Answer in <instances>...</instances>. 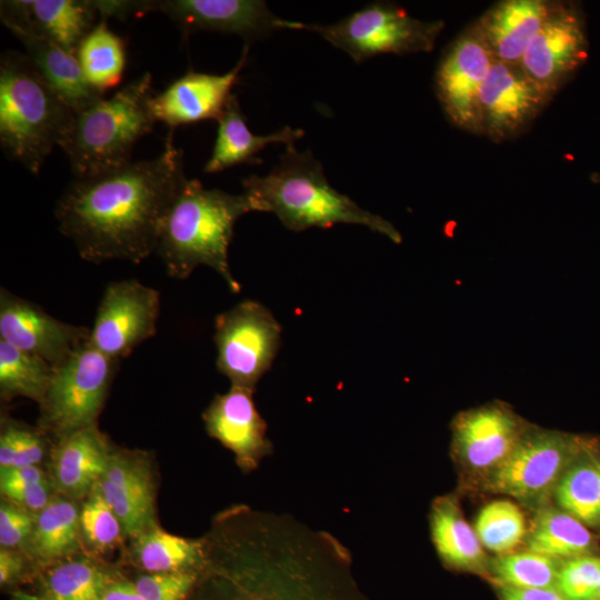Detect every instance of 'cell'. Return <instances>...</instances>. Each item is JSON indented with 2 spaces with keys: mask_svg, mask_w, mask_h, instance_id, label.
Here are the masks:
<instances>
[{
  "mask_svg": "<svg viewBox=\"0 0 600 600\" xmlns=\"http://www.w3.org/2000/svg\"><path fill=\"white\" fill-rule=\"evenodd\" d=\"M474 531L484 548L507 554L521 543L527 527L517 504L509 500H494L479 511Z\"/></svg>",
  "mask_w": 600,
  "mask_h": 600,
  "instance_id": "cell-35",
  "label": "cell"
},
{
  "mask_svg": "<svg viewBox=\"0 0 600 600\" xmlns=\"http://www.w3.org/2000/svg\"><path fill=\"white\" fill-rule=\"evenodd\" d=\"M99 12L93 0H2L3 26L18 24L76 54L96 27Z\"/></svg>",
  "mask_w": 600,
  "mask_h": 600,
  "instance_id": "cell-21",
  "label": "cell"
},
{
  "mask_svg": "<svg viewBox=\"0 0 600 600\" xmlns=\"http://www.w3.org/2000/svg\"><path fill=\"white\" fill-rule=\"evenodd\" d=\"M529 426L504 404L468 410L452 423V448L468 467L493 470L514 450Z\"/></svg>",
  "mask_w": 600,
  "mask_h": 600,
  "instance_id": "cell-17",
  "label": "cell"
},
{
  "mask_svg": "<svg viewBox=\"0 0 600 600\" xmlns=\"http://www.w3.org/2000/svg\"><path fill=\"white\" fill-rule=\"evenodd\" d=\"M54 369L43 359L0 339V396L26 397L41 403Z\"/></svg>",
  "mask_w": 600,
  "mask_h": 600,
  "instance_id": "cell-33",
  "label": "cell"
},
{
  "mask_svg": "<svg viewBox=\"0 0 600 600\" xmlns=\"http://www.w3.org/2000/svg\"><path fill=\"white\" fill-rule=\"evenodd\" d=\"M200 571L146 572L132 581L146 600H187Z\"/></svg>",
  "mask_w": 600,
  "mask_h": 600,
  "instance_id": "cell-38",
  "label": "cell"
},
{
  "mask_svg": "<svg viewBox=\"0 0 600 600\" xmlns=\"http://www.w3.org/2000/svg\"><path fill=\"white\" fill-rule=\"evenodd\" d=\"M17 453L16 421L2 420L0 434V469L10 468Z\"/></svg>",
  "mask_w": 600,
  "mask_h": 600,
  "instance_id": "cell-46",
  "label": "cell"
},
{
  "mask_svg": "<svg viewBox=\"0 0 600 600\" xmlns=\"http://www.w3.org/2000/svg\"><path fill=\"white\" fill-rule=\"evenodd\" d=\"M96 487L124 533L136 538L156 526L153 479L138 452L111 451L107 470Z\"/></svg>",
  "mask_w": 600,
  "mask_h": 600,
  "instance_id": "cell-20",
  "label": "cell"
},
{
  "mask_svg": "<svg viewBox=\"0 0 600 600\" xmlns=\"http://www.w3.org/2000/svg\"><path fill=\"white\" fill-rule=\"evenodd\" d=\"M557 4L547 0H503L473 26L496 61L520 64L530 42Z\"/></svg>",
  "mask_w": 600,
  "mask_h": 600,
  "instance_id": "cell-22",
  "label": "cell"
},
{
  "mask_svg": "<svg viewBox=\"0 0 600 600\" xmlns=\"http://www.w3.org/2000/svg\"><path fill=\"white\" fill-rule=\"evenodd\" d=\"M494 61L474 26L446 51L436 71V91L454 126L479 133V93Z\"/></svg>",
  "mask_w": 600,
  "mask_h": 600,
  "instance_id": "cell-13",
  "label": "cell"
},
{
  "mask_svg": "<svg viewBox=\"0 0 600 600\" xmlns=\"http://www.w3.org/2000/svg\"><path fill=\"white\" fill-rule=\"evenodd\" d=\"M2 496L34 513L51 501L52 486L48 480L36 483L0 484Z\"/></svg>",
  "mask_w": 600,
  "mask_h": 600,
  "instance_id": "cell-40",
  "label": "cell"
},
{
  "mask_svg": "<svg viewBox=\"0 0 600 600\" xmlns=\"http://www.w3.org/2000/svg\"><path fill=\"white\" fill-rule=\"evenodd\" d=\"M187 179L183 151L176 147L170 130L156 158L76 178L57 201L58 228L86 261L140 263L157 251L168 213Z\"/></svg>",
  "mask_w": 600,
  "mask_h": 600,
  "instance_id": "cell-2",
  "label": "cell"
},
{
  "mask_svg": "<svg viewBox=\"0 0 600 600\" xmlns=\"http://www.w3.org/2000/svg\"><path fill=\"white\" fill-rule=\"evenodd\" d=\"M159 313L158 290L134 279L110 282L98 306L89 342L120 361L156 334Z\"/></svg>",
  "mask_w": 600,
  "mask_h": 600,
  "instance_id": "cell-11",
  "label": "cell"
},
{
  "mask_svg": "<svg viewBox=\"0 0 600 600\" xmlns=\"http://www.w3.org/2000/svg\"><path fill=\"white\" fill-rule=\"evenodd\" d=\"M550 99L520 64L494 61L479 93V133L496 142L514 138Z\"/></svg>",
  "mask_w": 600,
  "mask_h": 600,
  "instance_id": "cell-14",
  "label": "cell"
},
{
  "mask_svg": "<svg viewBox=\"0 0 600 600\" xmlns=\"http://www.w3.org/2000/svg\"><path fill=\"white\" fill-rule=\"evenodd\" d=\"M433 544L449 567L490 577V561L473 528L450 497L434 500L430 513Z\"/></svg>",
  "mask_w": 600,
  "mask_h": 600,
  "instance_id": "cell-26",
  "label": "cell"
},
{
  "mask_svg": "<svg viewBox=\"0 0 600 600\" xmlns=\"http://www.w3.org/2000/svg\"><path fill=\"white\" fill-rule=\"evenodd\" d=\"M242 187L259 211L274 213L289 230L353 223L380 232L394 242L401 240L390 222L332 188L311 151L299 152L294 144L286 146L279 163L268 174L249 176L242 180Z\"/></svg>",
  "mask_w": 600,
  "mask_h": 600,
  "instance_id": "cell-3",
  "label": "cell"
},
{
  "mask_svg": "<svg viewBox=\"0 0 600 600\" xmlns=\"http://www.w3.org/2000/svg\"><path fill=\"white\" fill-rule=\"evenodd\" d=\"M134 539L132 557L146 572L200 571L204 563L203 540L178 537L157 526Z\"/></svg>",
  "mask_w": 600,
  "mask_h": 600,
  "instance_id": "cell-30",
  "label": "cell"
},
{
  "mask_svg": "<svg viewBox=\"0 0 600 600\" xmlns=\"http://www.w3.org/2000/svg\"><path fill=\"white\" fill-rule=\"evenodd\" d=\"M248 52L249 44H246L239 61L227 73L189 70L163 91L153 94L150 106L156 121H161L174 130L181 124L218 120L232 94Z\"/></svg>",
  "mask_w": 600,
  "mask_h": 600,
  "instance_id": "cell-18",
  "label": "cell"
},
{
  "mask_svg": "<svg viewBox=\"0 0 600 600\" xmlns=\"http://www.w3.org/2000/svg\"><path fill=\"white\" fill-rule=\"evenodd\" d=\"M252 396L253 390L231 386L227 393L216 396L202 416L209 436L234 453L244 472L254 470L273 451Z\"/></svg>",
  "mask_w": 600,
  "mask_h": 600,
  "instance_id": "cell-19",
  "label": "cell"
},
{
  "mask_svg": "<svg viewBox=\"0 0 600 600\" xmlns=\"http://www.w3.org/2000/svg\"><path fill=\"white\" fill-rule=\"evenodd\" d=\"M119 360L112 359L89 340L54 369L43 401L40 424L58 439L96 424Z\"/></svg>",
  "mask_w": 600,
  "mask_h": 600,
  "instance_id": "cell-8",
  "label": "cell"
},
{
  "mask_svg": "<svg viewBox=\"0 0 600 600\" xmlns=\"http://www.w3.org/2000/svg\"><path fill=\"white\" fill-rule=\"evenodd\" d=\"M553 494L561 510L587 527L600 528V460L594 449L568 468Z\"/></svg>",
  "mask_w": 600,
  "mask_h": 600,
  "instance_id": "cell-31",
  "label": "cell"
},
{
  "mask_svg": "<svg viewBox=\"0 0 600 600\" xmlns=\"http://www.w3.org/2000/svg\"><path fill=\"white\" fill-rule=\"evenodd\" d=\"M116 579L89 559L62 560L42 574L36 594L16 592L14 600H99Z\"/></svg>",
  "mask_w": 600,
  "mask_h": 600,
  "instance_id": "cell-28",
  "label": "cell"
},
{
  "mask_svg": "<svg viewBox=\"0 0 600 600\" xmlns=\"http://www.w3.org/2000/svg\"><path fill=\"white\" fill-rule=\"evenodd\" d=\"M217 137L210 159L206 162L203 171L216 173L241 163L257 164L262 160L257 154L272 142L294 144L302 138V129H293L286 126L281 130L266 134H253L247 119L241 112L236 94H231L223 112L219 117Z\"/></svg>",
  "mask_w": 600,
  "mask_h": 600,
  "instance_id": "cell-25",
  "label": "cell"
},
{
  "mask_svg": "<svg viewBox=\"0 0 600 600\" xmlns=\"http://www.w3.org/2000/svg\"><path fill=\"white\" fill-rule=\"evenodd\" d=\"M496 587L500 600H566L557 588Z\"/></svg>",
  "mask_w": 600,
  "mask_h": 600,
  "instance_id": "cell-43",
  "label": "cell"
},
{
  "mask_svg": "<svg viewBox=\"0 0 600 600\" xmlns=\"http://www.w3.org/2000/svg\"><path fill=\"white\" fill-rule=\"evenodd\" d=\"M74 114L26 53L7 50L1 54L0 144L8 158L38 174L67 137Z\"/></svg>",
  "mask_w": 600,
  "mask_h": 600,
  "instance_id": "cell-5",
  "label": "cell"
},
{
  "mask_svg": "<svg viewBox=\"0 0 600 600\" xmlns=\"http://www.w3.org/2000/svg\"><path fill=\"white\" fill-rule=\"evenodd\" d=\"M80 510L72 499L52 498L36 514L26 541L27 552L40 564L51 566L70 557L78 549Z\"/></svg>",
  "mask_w": 600,
  "mask_h": 600,
  "instance_id": "cell-27",
  "label": "cell"
},
{
  "mask_svg": "<svg viewBox=\"0 0 600 600\" xmlns=\"http://www.w3.org/2000/svg\"><path fill=\"white\" fill-rule=\"evenodd\" d=\"M217 368L232 387L256 389L278 352L281 327L261 303L246 300L216 318Z\"/></svg>",
  "mask_w": 600,
  "mask_h": 600,
  "instance_id": "cell-10",
  "label": "cell"
},
{
  "mask_svg": "<svg viewBox=\"0 0 600 600\" xmlns=\"http://www.w3.org/2000/svg\"><path fill=\"white\" fill-rule=\"evenodd\" d=\"M600 583V557L562 560L557 589L566 600H593Z\"/></svg>",
  "mask_w": 600,
  "mask_h": 600,
  "instance_id": "cell-37",
  "label": "cell"
},
{
  "mask_svg": "<svg viewBox=\"0 0 600 600\" xmlns=\"http://www.w3.org/2000/svg\"><path fill=\"white\" fill-rule=\"evenodd\" d=\"M562 560L532 551L499 554L490 561L494 586L557 588Z\"/></svg>",
  "mask_w": 600,
  "mask_h": 600,
  "instance_id": "cell-34",
  "label": "cell"
},
{
  "mask_svg": "<svg viewBox=\"0 0 600 600\" xmlns=\"http://www.w3.org/2000/svg\"><path fill=\"white\" fill-rule=\"evenodd\" d=\"M34 512L9 500L0 504V543L1 548L10 549L26 543L34 521Z\"/></svg>",
  "mask_w": 600,
  "mask_h": 600,
  "instance_id": "cell-39",
  "label": "cell"
},
{
  "mask_svg": "<svg viewBox=\"0 0 600 600\" xmlns=\"http://www.w3.org/2000/svg\"><path fill=\"white\" fill-rule=\"evenodd\" d=\"M91 330L62 322L40 306L0 290V339L47 361L53 369L61 366L81 344Z\"/></svg>",
  "mask_w": 600,
  "mask_h": 600,
  "instance_id": "cell-15",
  "label": "cell"
},
{
  "mask_svg": "<svg viewBox=\"0 0 600 600\" xmlns=\"http://www.w3.org/2000/svg\"><path fill=\"white\" fill-rule=\"evenodd\" d=\"M586 20L573 3L558 2L520 62L527 76L550 98L587 60Z\"/></svg>",
  "mask_w": 600,
  "mask_h": 600,
  "instance_id": "cell-12",
  "label": "cell"
},
{
  "mask_svg": "<svg viewBox=\"0 0 600 600\" xmlns=\"http://www.w3.org/2000/svg\"><path fill=\"white\" fill-rule=\"evenodd\" d=\"M79 523L81 537L99 551L116 547L124 533L119 519L96 486L80 509Z\"/></svg>",
  "mask_w": 600,
  "mask_h": 600,
  "instance_id": "cell-36",
  "label": "cell"
},
{
  "mask_svg": "<svg viewBox=\"0 0 600 600\" xmlns=\"http://www.w3.org/2000/svg\"><path fill=\"white\" fill-rule=\"evenodd\" d=\"M442 21H421L389 2H372L332 24L283 20L282 29L308 30L321 34L360 63L381 53L430 51Z\"/></svg>",
  "mask_w": 600,
  "mask_h": 600,
  "instance_id": "cell-7",
  "label": "cell"
},
{
  "mask_svg": "<svg viewBox=\"0 0 600 600\" xmlns=\"http://www.w3.org/2000/svg\"><path fill=\"white\" fill-rule=\"evenodd\" d=\"M596 446L587 437L529 427L510 456L490 471V488L522 502H540L568 468Z\"/></svg>",
  "mask_w": 600,
  "mask_h": 600,
  "instance_id": "cell-9",
  "label": "cell"
},
{
  "mask_svg": "<svg viewBox=\"0 0 600 600\" xmlns=\"http://www.w3.org/2000/svg\"><path fill=\"white\" fill-rule=\"evenodd\" d=\"M148 12H161L184 32L217 31L238 34L247 41L282 29L261 0H148Z\"/></svg>",
  "mask_w": 600,
  "mask_h": 600,
  "instance_id": "cell-16",
  "label": "cell"
},
{
  "mask_svg": "<svg viewBox=\"0 0 600 600\" xmlns=\"http://www.w3.org/2000/svg\"><path fill=\"white\" fill-rule=\"evenodd\" d=\"M44 480L47 478L38 466L0 469V484L36 483Z\"/></svg>",
  "mask_w": 600,
  "mask_h": 600,
  "instance_id": "cell-45",
  "label": "cell"
},
{
  "mask_svg": "<svg viewBox=\"0 0 600 600\" xmlns=\"http://www.w3.org/2000/svg\"><path fill=\"white\" fill-rule=\"evenodd\" d=\"M102 19L114 17L127 20L132 16L148 13V0H93Z\"/></svg>",
  "mask_w": 600,
  "mask_h": 600,
  "instance_id": "cell-42",
  "label": "cell"
},
{
  "mask_svg": "<svg viewBox=\"0 0 600 600\" xmlns=\"http://www.w3.org/2000/svg\"><path fill=\"white\" fill-rule=\"evenodd\" d=\"M24 559L18 552L6 548L0 550V584L7 587L17 582L24 571Z\"/></svg>",
  "mask_w": 600,
  "mask_h": 600,
  "instance_id": "cell-44",
  "label": "cell"
},
{
  "mask_svg": "<svg viewBox=\"0 0 600 600\" xmlns=\"http://www.w3.org/2000/svg\"><path fill=\"white\" fill-rule=\"evenodd\" d=\"M251 211L259 208L247 193L206 189L199 180L187 179L168 213L157 249L167 273L182 280L198 266H207L223 278L231 292H239L240 284L229 268V244L234 223Z\"/></svg>",
  "mask_w": 600,
  "mask_h": 600,
  "instance_id": "cell-4",
  "label": "cell"
},
{
  "mask_svg": "<svg viewBox=\"0 0 600 600\" xmlns=\"http://www.w3.org/2000/svg\"><path fill=\"white\" fill-rule=\"evenodd\" d=\"M593 600H600V583H599V587H598V590H597V593H596Z\"/></svg>",
  "mask_w": 600,
  "mask_h": 600,
  "instance_id": "cell-48",
  "label": "cell"
},
{
  "mask_svg": "<svg viewBox=\"0 0 600 600\" xmlns=\"http://www.w3.org/2000/svg\"><path fill=\"white\" fill-rule=\"evenodd\" d=\"M6 27L22 43L26 56L71 111L78 113L103 98V93L87 81L76 54L26 27Z\"/></svg>",
  "mask_w": 600,
  "mask_h": 600,
  "instance_id": "cell-23",
  "label": "cell"
},
{
  "mask_svg": "<svg viewBox=\"0 0 600 600\" xmlns=\"http://www.w3.org/2000/svg\"><path fill=\"white\" fill-rule=\"evenodd\" d=\"M203 541L187 600H368L343 544L291 516L237 507Z\"/></svg>",
  "mask_w": 600,
  "mask_h": 600,
  "instance_id": "cell-1",
  "label": "cell"
},
{
  "mask_svg": "<svg viewBox=\"0 0 600 600\" xmlns=\"http://www.w3.org/2000/svg\"><path fill=\"white\" fill-rule=\"evenodd\" d=\"M17 453L11 467L37 466L44 454L42 436L19 422H16Z\"/></svg>",
  "mask_w": 600,
  "mask_h": 600,
  "instance_id": "cell-41",
  "label": "cell"
},
{
  "mask_svg": "<svg viewBox=\"0 0 600 600\" xmlns=\"http://www.w3.org/2000/svg\"><path fill=\"white\" fill-rule=\"evenodd\" d=\"M527 546L529 551L568 560L594 554L597 541L587 526L566 511L543 508L531 522Z\"/></svg>",
  "mask_w": 600,
  "mask_h": 600,
  "instance_id": "cell-29",
  "label": "cell"
},
{
  "mask_svg": "<svg viewBox=\"0 0 600 600\" xmlns=\"http://www.w3.org/2000/svg\"><path fill=\"white\" fill-rule=\"evenodd\" d=\"M76 57L89 84L103 93L122 79L126 67L123 40L102 19L80 43Z\"/></svg>",
  "mask_w": 600,
  "mask_h": 600,
  "instance_id": "cell-32",
  "label": "cell"
},
{
  "mask_svg": "<svg viewBox=\"0 0 600 600\" xmlns=\"http://www.w3.org/2000/svg\"><path fill=\"white\" fill-rule=\"evenodd\" d=\"M110 453L96 424L59 438L52 451L56 488L69 499L88 496L104 474Z\"/></svg>",
  "mask_w": 600,
  "mask_h": 600,
  "instance_id": "cell-24",
  "label": "cell"
},
{
  "mask_svg": "<svg viewBox=\"0 0 600 600\" xmlns=\"http://www.w3.org/2000/svg\"><path fill=\"white\" fill-rule=\"evenodd\" d=\"M152 77L134 79L111 98L74 114L60 144L76 178L99 176L131 162L136 143L157 122L151 111Z\"/></svg>",
  "mask_w": 600,
  "mask_h": 600,
  "instance_id": "cell-6",
  "label": "cell"
},
{
  "mask_svg": "<svg viewBox=\"0 0 600 600\" xmlns=\"http://www.w3.org/2000/svg\"><path fill=\"white\" fill-rule=\"evenodd\" d=\"M99 600H146L132 581L117 578L104 590Z\"/></svg>",
  "mask_w": 600,
  "mask_h": 600,
  "instance_id": "cell-47",
  "label": "cell"
}]
</instances>
